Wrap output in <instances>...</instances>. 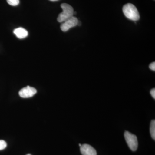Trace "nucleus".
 <instances>
[{
	"label": "nucleus",
	"mask_w": 155,
	"mask_h": 155,
	"mask_svg": "<svg viewBox=\"0 0 155 155\" xmlns=\"http://www.w3.org/2000/svg\"><path fill=\"white\" fill-rule=\"evenodd\" d=\"M7 146V143L5 141L3 140H0V150L5 149Z\"/></svg>",
	"instance_id": "nucleus-10"
},
{
	"label": "nucleus",
	"mask_w": 155,
	"mask_h": 155,
	"mask_svg": "<svg viewBox=\"0 0 155 155\" xmlns=\"http://www.w3.org/2000/svg\"><path fill=\"white\" fill-rule=\"evenodd\" d=\"M51 1H53V2H54V1H58V0H50Z\"/></svg>",
	"instance_id": "nucleus-13"
},
{
	"label": "nucleus",
	"mask_w": 155,
	"mask_h": 155,
	"mask_svg": "<svg viewBox=\"0 0 155 155\" xmlns=\"http://www.w3.org/2000/svg\"><path fill=\"white\" fill-rule=\"evenodd\" d=\"M7 1L8 4L11 6H17L19 3V0H7Z\"/></svg>",
	"instance_id": "nucleus-9"
},
{
	"label": "nucleus",
	"mask_w": 155,
	"mask_h": 155,
	"mask_svg": "<svg viewBox=\"0 0 155 155\" xmlns=\"http://www.w3.org/2000/svg\"><path fill=\"white\" fill-rule=\"evenodd\" d=\"M150 93L154 99H155V89H152L150 91Z\"/></svg>",
	"instance_id": "nucleus-12"
},
{
	"label": "nucleus",
	"mask_w": 155,
	"mask_h": 155,
	"mask_svg": "<svg viewBox=\"0 0 155 155\" xmlns=\"http://www.w3.org/2000/svg\"><path fill=\"white\" fill-rule=\"evenodd\" d=\"M78 20L76 17H72L66 21L62 22L61 25V30L64 32H66L69 30L70 28L75 27L78 25Z\"/></svg>",
	"instance_id": "nucleus-4"
},
{
	"label": "nucleus",
	"mask_w": 155,
	"mask_h": 155,
	"mask_svg": "<svg viewBox=\"0 0 155 155\" xmlns=\"http://www.w3.org/2000/svg\"><path fill=\"white\" fill-rule=\"evenodd\" d=\"M36 89L29 86L22 88L19 91V95L22 98H29L32 97L36 94Z\"/></svg>",
	"instance_id": "nucleus-5"
},
{
	"label": "nucleus",
	"mask_w": 155,
	"mask_h": 155,
	"mask_svg": "<svg viewBox=\"0 0 155 155\" xmlns=\"http://www.w3.org/2000/svg\"><path fill=\"white\" fill-rule=\"evenodd\" d=\"M150 133L152 138L153 140H155V120H152L151 122L150 125Z\"/></svg>",
	"instance_id": "nucleus-8"
},
{
	"label": "nucleus",
	"mask_w": 155,
	"mask_h": 155,
	"mask_svg": "<svg viewBox=\"0 0 155 155\" xmlns=\"http://www.w3.org/2000/svg\"><path fill=\"white\" fill-rule=\"evenodd\" d=\"M30 155V154H28V155Z\"/></svg>",
	"instance_id": "nucleus-15"
},
{
	"label": "nucleus",
	"mask_w": 155,
	"mask_h": 155,
	"mask_svg": "<svg viewBox=\"0 0 155 155\" xmlns=\"http://www.w3.org/2000/svg\"><path fill=\"white\" fill-rule=\"evenodd\" d=\"M124 136L127 145L131 150L135 151L138 147V141L136 136L129 131H125Z\"/></svg>",
	"instance_id": "nucleus-3"
},
{
	"label": "nucleus",
	"mask_w": 155,
	"mask_h": 155,
	"mask_svg": "<svg viewBox=\"0 0 155 155\" xmlns=\"http://www.w3.org/2000/svg\"><path fill=\"white\" fill-rule=\"evenodd\" d=\"M14 33L18 38H25L28 35V32L25 28L22 27L16 28L14 31Z\"/></svg>",
	"instance_id": "nucleus-7"
},
{
	"label": "nucleus",
	"mask_w": 155,
	"mask_h": 155,
	"mask_svg": "<svg viewBox=\"0 0 155 155\" xmlns=\"http://www.w3.org/2000/svg\"><path fill=\"white\" fill-rule=\"evenodd\" d=\"M80 151L82 155H97L96 150L92 147L87 144L81 145Z\"/></svg>",
	"instance_id": "nucleus-6"
},
{
	"label": "nucleus",
	"mask_w": 155,
	"mask_h": 155,
	"mask_svg": "<svg viewBox=\"0 0 155 155\" xmlns=\"http://www.w3.org/2000/svg\"><path fill=\"white\" fill-rule=\"evenodd\" d=\"M81 144L80 143H79V146L81 147Z\"/></svg>",
	"instance_id": "nucleus-14"
},
{
	"label": "nucleus",
	"mask_w": 155,
	"mask_h": 155,
	"mask_svg": "<svg viewBox=\"0 0 155 155\" xmlns=\"http://www.w3.org/2000/svg\"><path fill=\"white\" fill-rule=\"evenodd\" d=\"M122 11L125 17L130 20L136 21L140 19V17L138 10L133 4H126L123 6Z\"/></svg>",
	"instance_id": "nucleus-1"
},
{
	"label": "nucleus",
	"mask_w": 155,
	"mask_h": 155,
	"mask_svg": "<svg viewBox=\"0 0 155 155\" xmlns=\"http://www.w3.org/2000/svg\"><path fill=\"white\" fill-rule=\"evenodd\" d=\"M150 69H151L153 71H155V62H153L151 64H150Z\"/></svg>",
	"instance_id": "nucleus-11"
},
{
	"label": "nucleus",
	"mask_w": 155,
	"mask_h": 155,
	"mask_svg": "<svg viewBox=\"0 0 155 155\" xmlns=\"http://www.w3.org/2000/svg\"><path fill=\"white\" fill-rule=\"evenodd\" d=\"M61 8L63 12H61L58 15L57 20L59 22H63L69 19L74 15V10L71 5L69 4L64 3L61 5Z\"/></svg>",
	"instance_id": "nucleus-2"
}]
</instances>
